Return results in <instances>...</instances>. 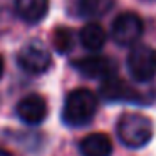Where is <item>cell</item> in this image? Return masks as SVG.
Wrapping results in <instances>:
<instances>
[{
	"mask_svg": "<svg viewBox=\"0 0 156 156\" xmlns=\"http://www.w3.org/2000/svg\"><path fill=\"white\" fill-rule=\"evenodd\" d=\"M98 111V98L86 87L74 89L67 94L62 108V119L67 126L81 128L94 119Z\"/></svg>",
	"mask_w": 156,
	"mask_h": 156,
	"instance_id": "obj_1",
	"label": "cell"
},
{
	"mask_svg": "<svg viewBox=\"0 0 156 156\" xmlns=\"http://www.w3.org/2000/svg\"><path fill=\"white\" fill-rule=\"evenodd\" d=\"M118 138L124 146L138 149L146 146L153 138V122L141 112H126L118 121Z\"/></svg>",
	"mask_w": 156,
	"mask_h": 156,
	"instance_id": "obj_2",
	"label": "cell"
},
{
	"mask_svg": "<svg viewBox=\"0 0 156 156\" xmlns=\"http://www.w3.org/2000/svg\"><path fill=\"white\" fill-rule=\"evenodd\" d=\"M126 66L136 82H149L156 76V51L148 45H136L129 51Z\"/></svg>",
	"mask_w": 156,
	"mask_h": 156,
	"instance_id": "obj_3",
	"label": "cell"
},
{
	"mask_svg": "<svg viewBox=\"0 0 156 156\" xmlns=\"http://www.w3.org/2000/svg\"><path fill=\"white\" fill-rule=\"evenodd\" d=\"M17 62L29 74H44L52 66V57L49 49L44 44L34 41L20 49L17 55Z\"/></svg>",
	"mask_w": 156,
	"mask_h": 156,
	"instance_id": "obj_4",
	"label": "cell"
},
{
	"mask_svg": "<svg viewBox=\"0 0 156 156\" xmlns=\"http://www.w3.org/2000/svg\"><path fill=\"white\" fill-rule=\"evenodd\" d=\"M143 35V20L139 15L133 12L119 14L112 20L111 25V37L119 45H131L139 41Z\"/></svg>",
	"mask_w": 156,
	"mask_h": 156,
	"instance_id": "obj_5",
	"label": "cell"
},
{
	"mask_svg": "<svg viewBox=\"0 0 156 156\" xmlns=\"http://www.w3.org/2000/svg\"><path fill=\"white\" fill-rule=\"evenodd\" d=\"M74 69L89 79H106L112 77L116 72V64L104 55H87L72 62Z\"/></svg>",
	"mask_w": 156,
	"mask_h": 156,
	"instance_id": "obj_6",
	"label": "cell"
},
{
	"mask_svg": "<svg viewBox=\"0 0 156 156\" xmlns=\"http://www.w3.org/2000/svg\"><path fill=\"white\" fill-rule=\"evenodd\" d=\"M99 94L108 102H134V104L143 102L141 94L116 76L102 81L101 87H99Z\"/></svg>",
	"mask_w": 156,
	"mask_h": 156,
	"instance_id": "obj_7",
	"label": "cell"
},
{
	"mask_svg": "<svg viewBox=\"0 0 156 156\" xmlns=\"http://www.w3.org/2000/svg\"><path fill=\"white\" fill-rule=\"evenodd\" d=\"M15 111L25 124L37 126L47 118V102L39 94H27L19 101Z\"/></svg>",
	"mask_w": 156,
	"mask_h": 156,
	"instance_id": "obj_8",
	"label": "cell"
},
{
	"mask_svg": "<svg viewBox=\"0 0 156 156\" xmlns=\"http://www.w3.org/2000/svg\"><path fill=\"white\" fill-rule=\"evenodd\" d=\"M79 151L82 156H111L112 143L104 133H91L79 143Z\"/></svg>",
	"mask_w": 156,
	"mask_h": 156,
	"instance_id": "obj_9",
	"label": "cell"
},
{
	"mask_svg": "<svg viewBox=\"0 0 156 156\" xmlns=\"http://www.w3.org/2000/svg\"><path fill=\"white\" fill-rule=\"evenodd\" d=\"M17 15L27 24H37L47 15L49 0H15Z\"/></svg>",
	"mask_w": 156,
	"mask_h": 156,
	"instance_id": "obj_10",
	"label": "cell"
},
{
	"mask_svg": "<svg viewBox=\"0 0 156 156\" xmlns=\"http://www.w3.org/2000/svg\"><path fill=\"white\" fill-rule=\"evenodd\" d=\"M106 39H108L106 37V30L96 22L86 24L79 32V41H81L82 47L91 52L101 51L106 44Z\"/></svg>",
	"mask_w": 156,
	"mask_h": 156,
	"instance_id": "obj_11",
	"label": "cell"
},
{
	"mask_svg": "<svg viewBox=\"0 0 156 156\" xmlns=\"http://www.w3.org/2000/svg\"><path fill=\"white\" fill-rule=\"evenodd\" d=\"M114 0H76V10L81 17H101L108 14Z\"/></svg>",
	"mask_w": 156,
	"mask_h": 156,
	"instance_id": "obj_12",
	"label": "cell"
},
{
	"mask_svg": "<svg viewBox=\"0 0 156 156\" xmlns=\"http://www.w3.org/2000/svg\"><path fill=\"white\" fill-rule=\"evenodd\" d=\"M52 41H54L55 51L61 52V54H66V52L72 51V47H74V34H72L71 29H66V27L55 29Z\"/></svg>",
	"mask_w": 156,
	"mask_h": 156,
	"instance_id": "obj_13",
	"label": "cell"
},
{
	"mask_svg": "<svg viewBox=\"0 0 156 156\" xmlns=\"http://www.w3.org/2000/svg\"><path fill=\"white\" fill-rule=\"evenodd\" d=\"M4 59H2V55H0V77H2V74H4Z\"/></svg>",
	"mask_w": 156,
	"mask_h": 156,
	"instance_id": "obj_14",
	"label": "cell"
},
{
	"mask_svg": "<svg viewBox=\"0 0 156 156\" xmlns=\"http://www.w3.org/2000/svg\"><path fill=\"white\" fill-rule=\"evenodd\" d=\"M0 156H14L12 153H9V151H5V149H2L0 148Z\"/></svg>",
	"mask_w": 156,
	"mask_h": 156,
	"instance_id": "obj_15",
	"label": "cell"
}]
</instances>
